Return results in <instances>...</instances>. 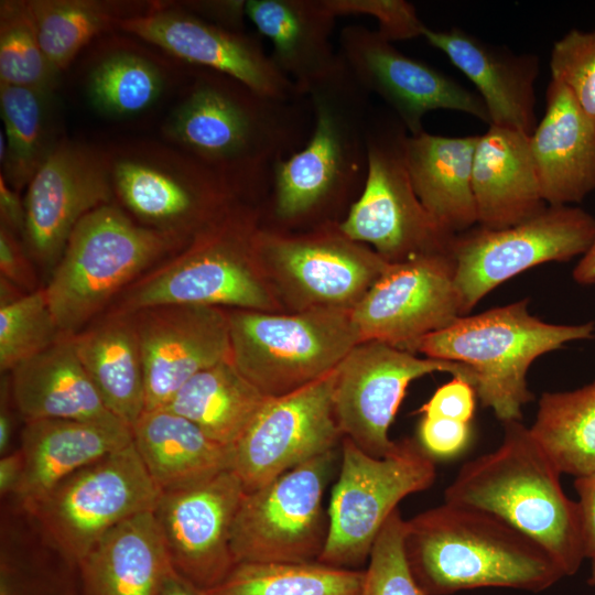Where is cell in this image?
<instances>
[{"instance_id": "6da1fadb", "label": "cell", "mask_w": 595, "mask_h": 595, "mask_svg": "<svg viewBox=\"0 0 595 595\" xmlns=\"http://www.w3.org/2000/svg\"><path fill=\"white\" fill-rule=\"evenodd\" d=\"M312 127L307 96L271 97L195 67L162 133L169 144L221 176L244 203L258 206L278 163L305 144Z\"/></svg>"}, {"instance_id": "7a4b0ae2", "label": "cell", "mask_w": 595, "mask_h": 595, "mask_svg": "<svg viewBox=\"0 0 595 595\" xmlns=\"http://www.w3.org/2000/svg\"><path fill=\"white\" fill-rule=\"evenodd\" d=\"M307 97L312 131L305 144L274 169L267 208L258 207L264 229L291 232L339 224L366 181L371 95L340 58Z\"/></svg>"}, {"instance_id": "3957f363", "label": "cell", "mask_w": 595, "mask_h": 595, "mask_svg": "<svg viewBox=\"0 0 595 595\" xmlns=\"http://www.w3.org/2000/svg\"><path fill=\"white\" fill-rule=\"evenodd\" d=\"M403 547L425 595L479 587L541 592L565 576L541 545L507 522L448 502L405 520Z\"/></svg>"}, {"instance_id": "277c9868", "label": "cell", "mask_w": 595, "mask_h": 595, "mask_svg": "<svg viewBox=\"0 0 595 595\" xmlns=\"http://www.w3.org/2000/svg\"><path fill=\"white\" fill-rule=\"evenodd\" d=\"M504 437L490 453L466 462L445 489V502L486 511L541 545L565 576L585 560L577 502L561 472L521 421L502 422Z\"/></svg>"}, {"instance_id": "5b68a950", "label": "cell", "mask_w": 595, "mask_h": 595, "mask_svg": "<svg viewBox=\"0 0 595 595\" xmlns=\"http://www.w3.org/2000/svg\"><path fill=\"white\" fill-rule=\"evenodd\" d=\"M258 206L239 203L183 249L137 279L107 313L129 315L161 305L283 310L256 253Z\"/></svg>"}, {"instance_id": "8992f818", "label": "cell", "mask_w": 595, "mask_h": 595, "mask_svg": "<svg viewBox=\"0 0 595 595\" xmlns=\"http://www.w3.org/2000/svg\"><path fill=\"white\" fill-rule=\"evenodd\" d=\"M529 300L464 315L429 334L412 353L461 363L476 374L482 404L502 422L521 421L522 408L533 400L527 383L531 364L541 355L575 340L594 338L595 323L550 324L532 316Z\"/></svg>"}, {"instance_id": "52a82bcc", "label": "cell", "mask_w": 595, "mask_h": 595, "mask_svg": "<svg viewBox=\"0 0 595 595\" xmlns=\"http://www.w3.org/2000/svg\"><path fill=\"white\" fill-rule=\"evenodd\" d=\"M188 242L140 224L116 202L88 213L44 286L61 332L75 335L84 329L145 269Z\"/></svg>"}, {"instance_id": "ba28073f", "label": "cell", "mask_w": 595, "mask_h": 595, "mask_svg": "<svg viewBox=\"0 0 595 595\" xmlns=\"http://www.w3.org/2000/svg\"><path fill=\"white\" fill-rule=\"evenodd\" d=\"M102 151L117 204L147 227L191 241L244 203L221 176L171 144L136 140Z\"/></svg>"}, {"instance_id": "9c48e42d", "label": "cell", "mask_w": 595, "mask_h": 595, "mask_svg": "<svg viewBox=\"0 0 595 595\" xmlns=\"http://www.w3.org/2000/svg\"><path fill=\"white\" fill-rule=\"evenodd\" d=\"M351 311H227L230 359L266 397L301 389L332 372L359 343Z\"/></svg>"}, {"instance_id": "30bf717a", "label": "cell", "mask_w": 595, "mask_h": 595, "mask_svg": "<svg viewBox=\"0 0 595 595\" xmlns=\"http://www.w3.org/2000/svg\"><path fill=\"white\" fill-rule=\"evenodd\" d=\"M408 136L389 108L372 106L367 125L366 181L338 224L347 237L369 246L390 263L451 252L455 238L414 192L405 159Z\"/></svg>"}, {"instance_id": "8fae6325", "label": "cell", "mask_w": 595, "mask_h": 595, "mask_svg": "<svg viewBox=\"0 0 595 595\" xmlns=\"http://www.w3.org/2000/svg\"><path fill=\"white\" fill-rule=\"evenodd\" d=\"M256 253L280 304L292 312L351 311L390 263L335 223L298 232L260 226Z\"/></svg>"}, {"instance_id": "7c38bea8", "label": "cell", "mask_w": 595, "mask_h": 595, "mask_svg": "<svg viewBox=\"0 0 595 595\" xmlns=\"http://www.w3.org/2000/svg\"><path fill=\"white\" fill-rule=\"evenodd\" d=\"M434 479V459L418 441L397 442L390 454L374 457L344 437L318 562L345 569L365 562L399 501L429 488Z\"/></svg>"}, {"instance_id": "4fadbf2b", "label": "cell", "mask_w": 595, "mask_h": 595, "mask_svg": "<svg viewBox=\"0 0 595 595\" xmlns=\"http://www.w3.org/2000/svg\"><path fill=\"white\" fill-rule=\"evenodd\" d=\"M160 494L131 442L69 475L24 508L79 563L113 527L152 511Z\"/></svg>"}, {"instance_id": "5bb4252c", "label": "cell", "mask_w": 595, "mask_h": 595, "mask_svg": "<svg viewBox=\"0 0 595 595\" xmlns=\"http://www.w3.org/2000/svg\"><path fill=\"white\" fill-rule=\"evenodd\" d=\"M334 459L331 451L245 493L231 528L236 564L318 561L328 527L322 500Z\"/></svg>"}, {"instance_id": "9a60e30c", "label": "cell", "mask_w": 595, "mask_h": 595, "mask_svg": "<svg viewBox=\"0 0 595 595\" xmlns=\"http://www.w3.org/2000/svg\"><path fill=\"white\" fill-rule=\"evenodd\" d=\"M595 236V216L578 206H547L504 229L476 225L455 235L452 257L463 314L499 284L541 263L583 256Z\"/></svg>"}, {"instance_id": "2e32d148", "label": "cell", "mask_w": 595, "mask_h": 595, "mask_svg": "<svg viewBox=\"0 0 595 595\" xmlns=\"http://www.w3.org/2000/svg\"><path fill=\"white\" fill-rule=\"evenodd\" d=\"M436 371L450 372L476 386V374L464 364L419 358L376 340L356 345L337 367L334 412L343 437L370 456L390 454L397 442L389 439V426L408 386Z\"/></svg>"}, {"instance_id": "e0dca14e", "label": "cell", "mask_w": 595, "mask_h": 595, "mask_svg": "<svg viewBox=\"0 0 595 595\" xmlns=\"http://www.w3.org/2000/svg\"><path fill=\"white\" fill-rule=\"evenodd\" d=\"M337 368L288 394L268 398L232 446L231 469L245 491L334 451L342 435L334 412Z\"/></svg>"}, {"instance_id": "ac0fdd59", "label": "cell", "mask_w": 595, "mask_h": 595, "mask_svg": "<svg viewBox=\"0 0 595 595\" xmlns=\"http://www.w3.org/2000/svg\"><path fill=\"white\" fill-rule=\"evenodd\" d=\"M350 316L361 343L412 353L423 337L464 316L452 252L389 263Z\"/></svg>"}, {"instance_id": "d6986e66", "label": "cell", "mask_w": 595, "mask_h": 595, "mask_svg": "<svg viewBox=\"0 0 595 595\" xmlns=\"http://www.w3.org/2000/svg\"><path fill=\"white\" fill-rule=\"evenodd\" d=\"M337 52L357 83L370 95H377L410 136L423 132L424 116L439 109L462 111L491 123L477 93L401 53L377 30L360 24L344 26Z\"/></svg>"}, {"instance_id": "ffe728a7", "label": "cell", "mask_w": 595, "mask_h": 595, "mask_svg": "<svg viewBox=\"0 0 595 595\" xmlns=\"http://www.w3.org/2000/svg\"><path fill=\"white\" fill-rule=\"evenodd\" d=\"M232 469L183 488L161 491L152 510L173 570L202 589L235 567L230 538L245 495Z\"/></svg>"}, {"instance_id": "44dd1931", "label": "cell", "mask_w": 595, "mask_h": 595, "mask_svg": "<svg viewBox=\"0 0 595 595\" xmlns=\"http://www.w3.org/2000/svg\"><path fill=\"white\" fill-rule=\"evenodd\" d=\"M118 29L170 55L241 82L271 97L301 94L275 65L256 36L208 22L181 4L153 3L147 12L123 20Z\"/></svg>"}, {"instance_id": "7402d4cb", "label": "cell", "mask_w": 595, "mask_h": 595, "mask_svg": "<svg viewBox=\"0 0 595 595\" xmlns=\"http://www.w3.org/2000/svg\"><path fill=\"white\" fill-rule=\"evenodd\" d=\"M115 203L102 150L63 138L26 187L22 241L37 264L54 269L76 225Z\"/></svg>"}, {"instance_id": "603a6c76", "label": "cell", "mask_w": 595, "mask_h": 595, "mask_svg": "<svg viewBox=\"0 0 595 595\" xmlns=\"http://www.w3.org/2000/svg\"><path fill=\"white\" fill-rule=\"evenodd\" d=\"M129 315L142 355L145 410L164 408L193 376L230 359L228 315L221 307L161 305Z\"/></svg>"}, {"instance_id": "cb8c5ba5", "label": "cell", "mask_w": 595, "mask_h": 595, "mask_svg": "<svg viewBox=\"0 0 595 595\" xmlns=\"http://www.w3.org/2000/svg\"><path fill=\"white\" fill-rule=\"evenodd\" d=\"M423 37L443 52L476 87L490 125L531 136L537 127L534 83L540 61L534 54H517L459 29H426Z\"/></svg>"}, {"instance_id": "d4e9b609", "label": "cell", "mask_w": 595, "mask_h": 595, "mask_svg": "<svg viewBox=\"0 0 595 595\" xmlns=\"http://www.w3.org/2000/svg\"><path fill=\"white\" fill-rule=\"evenodd\" d=\"M530 150L548 206L580 204L595 191V120L556 80L547 87L544 115L530 136Z\"/></svg>"}, {"instance_id": "484cf974", "label": "cell", "mask_w": 595, "mask_h": 595, "mask_svg": "<svg viewBox=\"0 0 595 595\" xmlns=\"http://www.w3.org/2000/svg\"><path fill=\"white\" fill-rule=\"evenodd\" d=\"M23 421L19 444L23 474L15 493L7 498L23 507L32 506L86 465L132 442V430L122 421Z\"/></svg>"}, {"instance_id": "4316f807", "label": "cell", "mask_w": 595, "mask_h": 595, "mask_svg": "<svg viewBox=\"0 0 595 595\" xmlns=\"http://www.w3.org/2000/svg\"><path fill=\"white\" fill-rule=\"evenodd\" d=\"M477 226L504 229L547 208L542 198L530 136L490 125L478 137L472 171Z\"/></svg>"}, {"instance_id": "83f0119b", "label": "cell", "mask_w": 595, "mask_h": 595, "mask_svg": "<svg viewBox=\"0 0 595 595\" xmlns=\"http://www.w3.org/2000/svg\"><path fill=\"white\" fill-rule=\"evenodd\" d=\"M247 19L272 44L271 57L307 96L339 64L332 45L336 18L324 0H246Z\"/></svg>"}, {"instance_id": "f1b7e54d", "label": "cell", "mask_w": 595, "mask_h": 595, "mask_svg": "<svg viewBox=\"0 0 595 595\" xmlns=\"http://www.w3.org/2000/svg\"><path fill=\"white\" fill-rule=\"evenodd\" d=\"M9 377L12 399L23 420L121 421L106 408L90 381L75 350L73 335L64 334L18 365Z\"/></svg>"}, {"instance_id": "f546056e", "label": "cell", "mask_w": 595, "mask_h": 595, "mask_svg": "<svg viewBox=\"0 0 595 595\" xmlns=\"http://www.w3.org/2000/svg\"><path fill=\"white\" fill-rule=\"evenodd\" d=\"M78 565L83 595H156L174 571L152 511L113 527Z\"/></svg>"}, {"instance_id": "4dcf8cb0", "label": "cell", "mask_w": 595, "mask_h": 595, "mask_svg": "<svg viewBox=\"0 0 595 595\" xmlns=\"http://www.w3.org/2000/svg\"><path fill=\"white\" fill-rule=\"evenodd\" d=\"M478 137L423 131L409 134L405 142L407 165L416 196L433 218L454 235L477 225L472 171Z\"/></svg>"}, {"instance_id": "1f68e13d", "label": "cell", "mask_w": 595, "mask_h": 595, "mask_svg": "<svg viewBox=\"0 0 595 595\" xmlns=\"http://www.w3.org/2000/svg\"><path fill=\"white\" fill-rule=\"evenodd\" d=\"M131 430L133 445L161 491L194 485L232 467V447L169 409L145 410Z\"/></svg>"}, {"instance_id": "d6a6232c", "label": "cell", "mask_w": 595, "mask_h": 595, "mask_svg": "<svg viewBox=\"0 0 595 595\" xmlns=\"http://www.w3.org/2000/svg\"><path fill=\"white\" fill-rule=\"evenodd\" d=\"M77 356L106 408L130 428L145 410L142 355L130 315L106 313L73 335Z\"/></svg>"}, {"instance_id": "836d02e7", "label": "cell", "mask_w": 595, "mask_h": 595, "mask_svg": "<svg viewBox=\"0 0 595 595\" xmlns=\"http://www.w3.org/2000/svg\"><path fill=\"white\" fill-rule=\"evenodd\" d=\"M268 398L229 359L193 376L164 408L232 447Z\"/></svg>"}, {"instance_id": "e575fe53", "label": "cell", "mask_w": 595, "mask_h": 595, "mask_svg": "<svg viewBox=\"0 0 595 595\" xmlns=\"http://www.w3.org/2000/svg\"><path fill=\"white\" fill-rule=\"evenodd\" d=\"M52 94L0 84V112L7 142L0 174L20 193L63 139L57 137Z\"/></svg>"}, {"instance_id": "d590c367", "label": "cell", "mask_w": 595, "mask_h": 595, "mask_svg": "<svg viewBox=\"0 0 595 595\" xmlns=\"http://www.w3.org/2000/svg\"><path fill=\"white\" fill-rule=\"evenodd\" d=\"M154 2L104 0H30L41 48L52 67L62 73L94 37L118 29Z\"/></svg>"}, {"instance_id": "8d00e7d4", "label": "cell", "mask_w": 595, "mask_h": 595, "mask_svg": "<svg viewBox=\"0 0 595 595\" xmlns=\"http://www.w3.org/2000/svg\"><path fill=\"white\" fill-rule=\"evenodd\" d=\"M530 431L558 469L575 477L595 470V380L542 393Z\"/></svg>"}, {"instance_id": "74e56055", "label": "cell", "mask_w": 595, "mask_h": 595, "mask_svg": "<svg viewBox=\"0 0 595 595\" xmlns=\"http://www.w3.org/2000/svg\"><path fill=\"white\" fill-rule=\"evenodd\" d=\"M167 85L164 68L149 55L120 47L96 58L85 78L91 107L110 118L144 112L162 97Z\"/></svg>"}, {"instance_id": "f35d334b", "label": "cell", "mask_w": 595, "mask_h": 595, "mask_svg": "<svg viewBox=\"0 0 595 595\" xmlns=\"http://www.w3.org/2000/svg\"><path fill=\"white\" fill-rule=\"evenodd\" d=\"M365 572L313 562L240 563L209 595H359Z\"/></svg>"}, {"instance_id": "ab89813d", "label": "cell", "mask_w": 595, "mask_h": 595, "mask_svg": "<svg viewBox=\"0 0 595 595\" xmlns=\"http://www.w3.org/2000/svg\"><path fill=\"white\" fill-rule=\"evenodd\" d=\"M61 73L47 62L29 1L0 2V84L54 91Z\"/></svg>"}, {"instance_id": "60d3db41", "label": "cell", "mask_w": 595, "mask_h": 595, "mask_svg": "<svg viewBox=\"0 0 595 595\" xmlns=\"http://www.w3.org/2000/svg\"><path fill=\"white\" fill-rule=\"evenodd\" d=\"M63 335L51 311L44 286L0 306L1 372L12 371Z\"/></svg>"}, {"instance_id": "b9f144b4", "label": "cell", "mask_w": 595, "mask_h": 595, "mask_svg": "<svg viewBox=\"0 0 595 595\" xmlns=\"http://www.w3.org/2000/svg\"><path fill=\"white\" fill-rule=\"evenodd\" d=\"M404 523L396 509L383 524L372 545L359 595H425L405 556Z\"/></svg>"}, {"instance_id": "7bdbcfd3", "label": "cell", "mask_w": 595, "mask_h": 595, "mask_svg": "<svg viewBox=\"0 0 595 595\" xmlns=\"http://www.w3.org/2000/svg\"><path fill=\"white\" fill-rule=\"evenodd\" d=\"M553 80L564 85L584 112L595 120V30L572 29L550 55Z\"/></svg>"}, {"instance_id": "ee69618b", "label": "cell", "mask_w": 595, "mask_h": 595, "mask_svg": "<svg viewBox=\"0 0 595 595\" xmlns=\"http://www.w3.org/2000/svg\"><path fill=\"white\" fill-rule=\"evenodd\" d=\"M337 19L343 15H369L377 20L380 35L390 41L423 36L428 26L415 7L404 0H324Z\"/></svg>"}, {"instance_id": "f6af8a7d", "label": "cell", "mask_w": 595, "mask_h": 595, "mask_svg": "<svg viewBox=\"0 0 595 595\" xmlns=\"http://www.w3.org/2000/svg\"><path fill=\"white\" fill-rule=\"evenodd\" d=\"M418 442L432 457L451 458L463 452L470 440L469 423L445 418H422Z\"/></svg>"}, {"instance_id": "bcb514c9", "label": "cell", "mask_w": 595, "mask_h": 595, "mask_svg": "<svg viewBox=\"0 0 595 595\" xmlns=\"http://www.w3.org/2000/svg\"><path fill=\"white\" fill-rule=\"evenodd\" d=\"M476 397L475 388L470 383L454 377L437 388L418 412L424 416L469 423L475 412Z\"/></svg>"}, {"instance_id": "7dc6e473", "label": "cell", "mask_w": 595, "mask_h": 595, "mask_svg": "<svg viewBox=\"0 0 595 595\" xmlns=\"http://www.w3.org/2000/svg\"><path fill=\"white\" fill-rule=\"evenodd\" d=\"M33 262L22 239L0 226V277L32 293L41 288Z\"/></svg>"}, {"instance_id": "c3c4849f", "label": "cell", "mask_w": 595, "mask_h": 595, "mask_svg": "<svg viewBox=\"0 0 595 595\" xmlns=\"http://www.w3.org/2000/svg\"><path fill=\"white\" fill-rule=\"evenodd\" d=\"M183 8L199 18L226 29L244 31L246 0L184 1Z\"/></svg>"}, {"instance_id": "681fc988", "label": "cell", "mask_w": 595, "mask_h": 595, "mask_svg": "<svg viewBox=\"0 0 595 595\" xmlns=\"http://www.w3.org/2000/svg\"><path fill=\"white\" fill-rule=\"evenodd\" d=\"M582 545L585 559L595 556V470L575 477Z\"/></svg>"}, {"instance_id": "f907efd6", "label": "cell", "mask_w": 595, "mask_h": 595, "mask_svg": "<svg viewBox=\"0 0 595 595\" xmlns=\"http://www.w3.org/2000/svg\"><path fill=\"white\" fill-rule=\"evenodd\" d=\"M0 226L22 239L25 227L24 198L0 174Z\"/></svg>"}, {"instance_id": "816d5d0a", "label": "cell", "mask_w": 595, "mask_h": 595, "mask_svg": "<svg viewBox=\"0 0 595 595\" xmlns=\"http://www.w3.org/2000/svg\"><path fill=\"white\" fill-rule=\"evenodd\" d=\"M23 457L19 447L0 458V496L1 500L11 497L22 478Z\"/></svg>"}, {"instance_id": "f5cc1de1", "label": "cell", "mask_w": 595, "mask_h": 595, "mask_svg": "<svg viewBox=\"0 0 595 595\" xmlns=\"http://www.w3.org/2000/svg\"><path fill=\"white\" fill-rule=\"evenodd\" d=\"M12 402L10 377L6 376L1 381V403H0V455H6L13 451L12 439L15 430V420Z\"/></svg>"}, {"instance_id": "db71d44e", "label": "cell", "mask_w": 595, "mask_h": 595, "mask_svg": "<svg viewBox=\"0 0 595 595\" xmlns=\"http://www.w3.org/2000/svg\"><path fill=\"white\" fill-rule=\"evenodd\" d=\"M156 595H209L206 589H202L192 584L175 571H172L164 580Z\"/></svg>"}, {"instance_id": "11a10c76", "label": "cell", "mask_w": 595, "mask_h": 595, "mask_svg": "<svg viewBox=\"0 0 595 595\" xmlns=\"http://www.w3.org/2000/svg\"><path fill=\"white\" fill-rule=\"evenodd\" d=\"M572 277L578 284H595V236L587 251L574 267Z\"/></svg>"}, {"instance_id": "9f6ffc18", "label": "cell", "mask_w": 595, "mask_h": 595, "mask_svg": "<svg viewBox=\"0 0 595 595\" xmlns=\"http://www.w3.org/2000/svg\"><path fill=\"white\" fill-rule=\"evenodd\" d=\"M25 294L26 292L0 277V306L8 305Z\"/></svg>"}, {"instance_id": "6f0895ef", "label": "cell", "mask_w": 595, "mask_h": 595, "mask_svg": "<svg viewBox=\"0 0 595 595\" xmlns=\"http://www.w3.org/2000/svg\"><path fill=\"white\" fill-rule=\"evenodd\" d=\"M589 560L592 564H591V575L587 580V583L595 589V556Z\"/></svg>"}]
</instances>
